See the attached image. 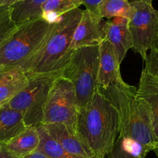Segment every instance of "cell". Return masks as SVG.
Wrapping results in <instances>:
<instances>
[{"mask_svg": "<svg viewBox=\"0 0 158 158\" xmlns=\"http://www.w3.org/2000/svg\"><path fill=\"white\" fill-rule=\"evenodd\" d=\"M115 106L118 115V136L134 139L147 153L158 148L151 112L147 102L136 97V89L127 82L99 89Z\"/></svg>", "mask_w": 158, "mask_h": 158, "instance_id": "1", "label": "cell"}, {"mask_svg": "<svg viewBox=\"0 0 158 158\" xmlns=\"http://www.w3.org/2000/svg\"><path fill=\"white\" fill-rule=\"evenodd\" d=\"M82 11L80 8L71 10L53 23L40 48L19 66L28 77L60 75L73 52L71 41Z\"/></svg>", "mask_w": 158, "mask_h": 158, "instance_id": "2", "label": "cell"}, {"mask_svg": "<svg viewBox=\"0 0 158 158\" xmlns=\"http://www.w3.org/2000/svg\"><path fill=\"white\" fill-rule=\"evenodd\" d=\"M77 131L96 157L105 158L113 150L119 133L118 115L99 88L88 104L79 108Z\"/></svg>", "mask_w": 158, "mask_h": 158, "instance_id": "3", "label": "cell"}, {"mask_svg": "<svg viewBox=\"0 0 158 158\" xmlns=\"http://www.w3.org/2000/svg\"><path fill=\"white\" fill-rule=\"evenodd\" d=\"M53 23L39 17L19 24L0 44V68L19 67L40 48Z\"/></svg>", "mask_w": 158, "mask_h": 158, "instance_id": "4", "label": "cell"}, {"mask_svg": "<svg viewBox=\"0 0 158 158\" xmlns=\"http://www.w3.org/2000/svg\"><path fill=\"white\" fill-rule=\"evenodd\" d=\"M99 45L83 47L73 51L60 76L74 85L79 108L92 99L98 90Z\"/></svg>", "mask_w": 158, "mask_h": 158, "instance_id": "5", "label": "cell"}, {"mask_svg": "<svg viewBox=\"0 0 158 158\" xmlns=\"http://www.w3.org/2000/svg\"><path fill=\"white\" fill-rule=\"evenodd\" d=\"M57 77L55 75L28 77L27 85L6 103L9 108L22 112L27 127H37L42 124L49 92Z\"/></svg>", "mask_w": 158, "mask_h": 158, "instance_id": "6", "label": "cell"}, {"mask_svg": "<svg viewBox=\"0 0 158 158\" xmlns=\"http://www.w3.org/2000/svg\"><path fill=\"white\" fill-rule=\"evenodd\" d=\"M78 111V102L73 84L62 76H57L49 92L40 125L63 123L77 131Z\"/></svg>", "mask_w": 158, "mask_h": 158, "instance_id": "7", "label": "cell"}, {"mask_svg": "<svg viewBox=\"0 0 158 158\" xmlns=\"http://www.w3.org/2000/svg\"><path fill=\"white\" fill-rule=\"evenodd\" d=\"M130 5L129 29L133 40L132 48L145 60L147 51L158 39V11L148 2H136Z\"/></svg>", "mask_w": 158, "mask_h": 158, "instance_id": "8", "label": "cell"}, {"mask_svg": "<svg viewBox=\"0 0 158 158\" xmlns=\"http://www.w3.org/2000/svg\"><path fill=\"white\" fill-rule=\"evenodd\" d=\"M102 40L106 39L112 44L122 63L127 52L133 47V40L129 29V19L114 17L104 21L100 27Z\"/></svg>", "mask_w": 158, "mask_h": 158, "instance_id": "9", "label": "cell"}, {"mask_svg": "<svg viewBox=\"0 0 158 158\" xmlns=\"http://www.w3.org/2000/svg\"><path fill=\"white\" fill-rule=\"evenodd\" d=\"M50 136L67 152L85 158L96 157L95 152L83 140L77 131L63 123L42 125Z\"/></svg>", "mask_w": 158, "mask_h": 158, "instance_id": "10", "label": "cell"}, {"mask_svg": "<svg viewBox=\"0 0 158 158\" xmlns=\"http://www.w3.org/2000/svg\"><path fill=\"white\" fill-rule=\"evenodd\" d=\"M125 82L121 76L120 63L113 47L107 40L102 39L99 44L98 88L106 89L115 83Z\"/></svg>", "mask_w": 158, "mask_h": 158, "instance_id": "11", "label": "cell"}, {"mask_svg": "<svg viewBox=\"0 0 158 158\" xmlns=\"http://www.w3.org/2000/svg\"><path fill=\"white\" fill-rule=\"evenodd\" d=\"M102 19L89 10H85L73 35L71 50L74 51L83 47L97 46L102 42L101 23Z\"/></svg>", "mask_w": 158, "mask_h": 158, "instance_id": "12", "label": "cell"}, {"mask_svg": "<svg viewBox=\"0 0 158 158\" xmlns=\"http://www.w3.org/2000/svg\"><path fill=\"white\" fill-rule=\"evenodd\" d=\"M136 95L148 104L153 130L158 139V76L143 69Z\"/></svg>", "mask_w": 158, "mask_h": 158, "instance_id": "13", "label": "cell"}, {"mask_svg": "<svg viewBox=\"0 0 158 158\" xmlns=\"http://www.w3.org/2000/svg\"><path fill=\"white\" fill-rule=\"evenodd\" d=\"M22 112L10 109L6 104L0 109V142H10L27 128Z\"/></svg>", "mask_w": 158, "mask_h": 158, "instance_id": "14", "label": "cell"}, {"mask_svg": "<svg viewBox=\"0 0 158 158\" xmlns=\"http://www.w3.org/2000/svg\"><path fill=\"white\" fill-rule=\"evenodd\" d=\"M40 141L37 127H27L22 133L6 144L9 151L19 158L36 151Z\"/></svg>", "mask_w": 158, "mask_h": 158, "instance_id": "15", "label": "cell"}, {"mask_svg": "<svg viewBox=\"0 0 158 158\" xmlns=\"http://www.w3.org/2000/svg\"><path fill=\"white\" fill-rule=\"evenodd\" d=\"M28 82V76L19 67L11 68L0 83V104H6L23 90Z\"/></svg>", "mask_w": 158, "mask_h": 158, "instance_id": "16", "label": "cell"}, {"mask_svg": "<svg viewBox=\"0 0 158 158\" xmlns=\"http://www.w3.org/2000/svg\"><path fill=\"white\" fill-rule=\"evenodd\" d=\"M81 5L82 0H48L42 6L40 17L49 23H54L60 16Z\"/></svg>", "mask_w": 158, "mask_h": 158, "instance_id": "17", "label": "cell"}, {"mask_svg": "<svg viewBox=\"0 0 158 158\" xmlns=\"http://www.w3.org/2000/svg\"><path fill=\"white\" fill-rule=\"evenodd\" d=\"M48 0H22L12 6V19L16 25L40 17L41 8Z\"/></svg>", "mask_w": 158, "mask_h": 158, "instance_id": "18", "label": "cell"}, {"mask_svg": "<svg viewBox=\"0 0 158 158\" xmlns=\"http://www.w3.org/2000/svg\"><path fill=\"white\" fill-rule=\"evenodd\" d=\"M40 134V145L37 151H40L52 158H85L72 154L64 150L47 132L42 125L37 126ZM98 158V157H95Z\"/></svg>", "mask_w": 158, "mask_h": 158, "instance_id": "19", "label": "cell"}, {"mask_svg": "<svg viewBox=\"0 0 158 158\" xmlns=\"http://www.w3.org/2000/svg\"><path fill=\"white\" fill-rule=\"evenodd\" d=\"M131 5L128 0H102L97 9L100 19H109L114 17H130Z\"/></svg>", "mask_w": 158, "mask_h": 158, "instance_id": "20", "label": "cell"}, {"mask_svg": "<svg viewBox=\"0 0 158 158\" xmlns=\"http://www.w3.org/2000/svg\"><path fill=\"white\" fill-rule=\"evenodd\" d=\"M17 26L12 19L11 8L0 7V44L13 33Z\"/></svg>", "mask_w": 158, "mask_h": 158, "instance_id": "21", "label": "cell"}, {"mask_svg": "<svg viewBox=\"0 0 158 158\" xmlns=\"http://www.w3.org/2000/svg\"><path fill=\"white\" fill-rule=\"evenodd\" d=\"M116 141L124 152L135 157L145 158L148 153L141 144L133 139L118 136Z\"/></svg>", "mask_w": 158, "mask_h": 158, "instance_id": "22", "label": "cell"}, {"mask_svg": "<svg viewBox=\"0 0 158 158\" xmlns=\"http://www.w3.org/2000/svg\"><path fill=\"white\" fill-rule=\"evenodd\" d=\"M107 158H138L135 157V156H131V155L128 154L127 153L124 152L123 150L121 149V147L118 145V142L116 141L115 145L114 147L113 150H112L110 153L107 155Z\"/></svg>", "mask_w": 158, "mask_h": 158, "instance_id": "23", "label": "cell"}, {"mask_svg": "<svg viewBox=\"0 0 158 158\" xmlns=\"http://www.w3.org/2000/svg\"><path fill=\"white\" fill-rule=\"evenodd\" d=\"M102 1V0H82V5L85 6V10H89L92 13L98 16L97 9Z\"/></svg>", "mask_w": 158, "mask_h": 158, "instance_id": "24", "label": "cell"}, {"mask_svg": "<svg viewBox=\"0 0 158 158\" xmlns=\"http://www.w3.org/2000/svg\"><path fill=\"white\" fill-rule=\"evenodd\" d=\"M0 158H17L12 154L6 147L5 143L0 142Z\"/></svg>", "mask_w": 158, "mask_h": 158, "instance_id": "25", "label": "cell"}, {"mask_svg": "<svg viewBox=\"0 0 158 158\" xmlns=\"http://www.w3.org/2000/svg\"><path fill=\"white\" fill-rule=\"evenodd\" d=\"M19 158H52V157L48 156V155L42 153V152L37 151V150H36V151L33 152V153H30V154L26 155V156H22V157H19Z\"/></svg>", "mask_w": 158, "mask_h": 158, "instance_id": "26", "label": "cell"}, {"mask_svg": "<svg viewBox=\"0 0 158 158\" xmlns=\"http://www.w3.org/2000/svg\"><path fill=\"white\" fill-rule=\"evenodd\" d=\"M22 0H0V7L1 6H8L11 7L14 4L20 2Z\"/></svg>", "mask_w": 158, "mask_h": 158, "instance_id": "27", "label": "cell"}, {"mask_svg": "<svg viewBox=\"0 0 158 158\" xmlns=\"http://www.w3.org/2000/svg\"><path fill=\"white\" fill-rule=\"evenodd\" d=\"M11 68H0V83L2 82L3 78L5 77L6 74H7Z\"/></svg>", "mask_w": 158, "mask_h": 158, "instance_id": "28", "label": "cell"}, {"mask_svg": "<svg viewBox=\"0 0 158 158\" xmlns=\"http://www.w3.org/2000/svg\"><path fill=\"white\" fill-rule=\"evenodd\" d=\"M150 51H153V52H155L158 55V39L156 40V41L155 42L154 45H153V48H152Z\"/></svg>", "mask_w": 158, "mask_h": 158, "instance_id": "29", "label": "cell"}, {"mask_svg": "<svg viewBox=\"0 0 158 158\" xmlns=\"http://www.w3.org/2000/svg\"><path fill=\"white\" fill-rule=\"evenodd\" d=\"M130 3H132V2H148V3H151L153 2V0H128Z\"/></svg>", "mask_w": 158, "mask_h": 158, "instance_id": "30", "label": "cell"}, {"mask_svg": "<svg viewBox=\"0 0 158 158\" xmlns=\"http://www.w3.org/2000/svg\"><path fill=\"white\" fill-rule=\"evenodd\" d=\"M154 152H155V153L156 154V156H158V148L156 149V150H154Z\"/></svg>", "mask_w": 158, "mask_h": 158, "instance_id": "31", "label": "cell"}, {"mask_svg": "<svg viewBox=\"0 0 158 158\" xmlns=\"http://www.w3.org/2000/svg\"><path fill=\"white\" fill-rule=\"evenodd\" d=\"M4 105H5V104H4ZM2 106H3V105H2V104H0V109H1V107H2Z\"/></svg>", "mask_w": 158, "mask_h": 158, "instance_id": "32", "label": "cell"}]
</instances>
